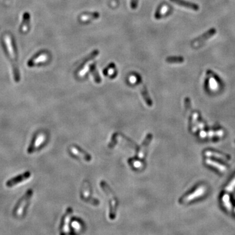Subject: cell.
<instances>
[{
  "mask_svg": "<svg viewBox=\"0 0 235 235\" xmlns=\"http://www.w3.org/2000/svg\"><path fill=\"white\" fill-rule=\"evenodd\" d=\"M197 128H199V129H203L204 127V124L202 123V122H197Z\"/></svg>",
  "mask_w": 235,
  "mask_h": 235,
  "instance_id": "obj_23",
  "label": "cell"
},
{
  "mask_svg": "<svg viewBox=\"0 0 235 235\" xmlns=\"http://www.w3.org/2000/svg\"><path fill=\"white\" fill-rule=\"evenodd\" d=\"M222 201L223 203L225 206V207L227 209V210H231L232 209V204L230 201V197L228 194H225L222 197Z\"/></svg>",
  "mask_w": 235,
  "mask_h": 235,
  "instance_id": "obj_16",
  "label": "cell"
},
{
  "mask_svg": "<svg viewBox=\"0 0 235 235\" xmlns=\"http://www.w3.org/2000/svg\"><path fill=\"white\" fill-rule=\"evenodd\" d=\"M234 188H235V177L231 181L230 183L226 186L225 190L228 192H231L234 190Z\"/></svg>",
  "mask_w": 235,
  "mask_h": 235,
  "instance_id": "obj_20",
  "label": "cell"
},
{
  "mask_svg": "<svg viewBox=\"0 0 235 235\" xmlns=\"http://www.w3.org/2000/svg\"><path fill=\"white\" fill-rule=\"evenodd\" d=\"M29 15L28 14V13H26V14H25L24 15V18H23V23H22V31H24L26 30V28L28 27V23L29 22Z\"/></svg>",
  "mask_w": 235,
  "mask_h": 235,
  "instance_id": "obj_19",
  "label": "cell"
},
{
  "mask_svg": "<svg viewBox=\"0 0 235 235\" xmlns=\"http://www.w3.org/2000/svg\"><path fill=\"white\" fill-rule=\"evenodd\" d=\"M46 59L47 58H46L45 55L40 54V55H38L37 57L31 59L30 61H29L28 65L29 67H33V66H34V65H35L38 63H41V62H45Z\"/></svg>",
  "mask_w": 235,
  "mask_h": 235,
  "instance_id": "obj_13",
  "label": "cell"
},
{
  "mask_svg": "<svg viewBox=\"0 0 235 235\" xmlns=\"http://www.w3.org/2000/svg\"><path fill=\"white\" fill-rule=\"evenodd\" d=\"M31 176V173L30 171H26L24 173L21 174H18V175L12 177V178L9 179V180L7 181L6 182V186L8 187H11L15 186H16L21 182H24L26 180H28L30 178Z\"/></svg>",
  "mask_w": 235,
  "mask_h": 235,
  "instance_id": "obj_4",
  "label": "cell"
},
{
  "mask_svg": "<svg viewBox=\"0 0 235 235\" xmlns=\"http://www.w3.org/2000/svg\"><path fill=\"white\" fill-rule=\"evenodd\" d=\"M5 39L7 46V49L9 51V53L11 56H12V58L15 59H16V52H15L16 48H15V44L14 43H13L11 37L9 35H7L5 36Z\"/></svg>",
  "mask_w": 235,
  "mask_h": 235,
  "instance_id": "obj_9",
  "label": "cell"
},
{
  "mask_svg": "<svg viewBox=\"0 0 235 235\" xmlns=\"http://www.w3.org/2000/svg\"><path fill=\"white\" fill-rule=\"evenodd\" d=\"M205 163L208 165H210V166L215 168V169H218L219 171H220L221 172H225L227 171V168H226L225 166H224L223 165L221 164V163H219L216 162H215V161H213L212 159H206L205 160Z\"/></svg>",
  "mask_w": 235,
  "mask_h": 235,
  "instance_id": "obj_12",
  "label": "cell"
},
{
  "mask_svg": "<svg viewBox=\"0 0 235 235\" xmlns=\"http://www.w3.org/2000/svg\"><path fill=\"white\" fill-rule=\"evenodd\" d=\"M224 132L223 130H218V131H210L209 132H206L204 131H201L200 133V137L201 138H206V137H222L223 135Z\"/></svg>",
  "mask_w": 235,
  "mask_h": 235,
  "instance_id": "obj_10",
  "label": "cell"
},
{
  "mask_svg": "<svg viewBox=\"0 0 235 235\" xmlns=\"http://www.w3.org/2000/svg\"><path fill=\"white\" fill-rule=\"evenodd\" d=\"M204 155L207 157H214L218 159H220L222 160H229V157L227 156L223 155V154H221L219 153H217L215 152H212V151H206L204 153Z\"/></svg>",
  "mask_w": 235,
  "mask_h": 235,
  "instance_id": "obj_14",
  "label": "cell"
},
{
  "mask_svg": "<svg viewBox=\"0 0 235 235\" xmlns=\"http://www.w3.org/2000/svg\"><path fill=\"white\" fill-rule=\"evenodd\" d=\"M69 150L71 153L74 155L75 156L79 157L80 159H82L86 162H90L92 160V157L90 155L89 153L86 152L83 150H82L80 148L75 146V145H73L70 147Z\"/></svg>",
  "mask_w": 235,
  "mask_h": 235,
  "instance_id": "obj_7",
  "label": "cell"
},
{
  "mask_svg": "<svg viewBox=\"0 0 235 235\" xmlns=\"http://www.w3.org/2000/svg\"><path fill=\"white\" fill-rule=\"evenodd\" d=\"M46 139V136L43 133L39 132L36 133L33 136V139L31 140V143L28 148L27 152L29 154H31L34 153L37 149H39L43 143L45 142Z\"/></svg>",
  "mask_w": 235,
  "mask_h": 235,
  "instance_id": "obj_3",
  "label": "cell"
},
{
  "mask_svg": "<svg viewBox=\"0 0 235 235\" xmlns=\"http://www.w3.org/2000/svg\"><path fill=\"white\" fill-rule=\"evenodd\" d=\"M33 196V190H28L26 192V193L21 198L17 204H16L14 210H13V214L16 217H21L22 216L24 211L26 210L27 206H28L31 198Z\"/></svg>",
  "mask_w": 235,
  "mask_h": 235,
  "instance_id": "obj_1",
  "label": "cell"
},
{
  "mask_svg": "<svg viewBox=\"0 0 235 235\" xmlns=\"http://www.w3.org/2000/svg\"><path fill=\"white\" fill-rule=\"evenodd\" d=\"M130 82L131 83H135L137 81V78L135 76H132L130 77Z\"/></svg>",
  "mask_w": 235,
  "mask_h": 235,
  "instance_id": "obj_24",
  "label": "cell"
},
{
  "mask_svg": "<svg viewBox=\"0 0 235 235\" xmlns=\"http://www.w3.org/2000/svg\"><path fill=\"white\" fill-rule=\"evenodd\" d=\"M206 191V189L205 186H200L194 191H193L192 193H191L189 195H186L183 199H182V201H181V203H190V202H191V201H192L195 199H196L197 198H199L200 197H202L203 195H204Z\"/></svg>",
  "mask_w": 235,
  "mask_h": 235,
  "instance_id": "obj_5",
  "label": "cell"
},
{
  "mask_svg": "<svg viewBox=\"0 0 235 235\" xmlns=\"http://www.w3.org/2000/svg\"><path fill=\"white\" fill-rule=\"evenodd\" d=\"M167 61L169 63H182L184 62V58L182 57H171L167 59Z\"/></svg>",
  "mask_w": 235,
  "mask_h": 235,
  "instance_id": "obj_18",
  "label": "cell"
},
{
  "mask_svg": "<svg viewBox=\"0 0 235 235\" xmlns=\"http://www.w3.org/2000/svg\"><path fill=\"white\" fill-rule=\"evenodd\" d=\"M171 1L180 6L184 7L187 8V9H192L194 11H198L199 9V7L197 5L192 3L191 2L184 1V0H171Z\"/></svg>",
  "mask_w": 235,
  "mask_h": 235,
  "instance_id": "obj_11",
  "label": "cell"
},
{
  "mask_svg": "<svg viewBox=\"0 0 235 235\" xmlns=\"http://www.w3.org/2000/svg\"><path fill=\"white\" fill-rule=\"evenodd\" d=\"M216 30L215 28H212L209 30V31H207L205 33H204V34H203L197 39H195L191 43V46L194 47V48H198V47H199L200 46L203 45V43L206 41H207L208 39H210L212 36L216 35Z\"/></svg>",
  "mask_w": 235,
  "mask_h": 235,
  "instance_id": "obj_6",
  "label": "cell"
},
{
  "mask_svg": "<svg viewBox=\"0 0 235 235\" xmlns=\"http://www.w3.org/2000/svg\"><path fill=\"white\" fill-rule=\"evenodd\" d=\"M152 139V134H148L146 138L144 139L143 143L141 145L140 148L137 151V156L139 159H143L146 153V150H147V148L150 144L151 140Z\"/></svg>",
  "mask_w": 235,
  "mask_h": 235,
  "instance_id": "obj_8",
  "label": "cell"
},
{
  "mask_svg": "<svg viewBox=\"0 0 235 235\" xmlns=\"http://www.w3.org/2000/svg\"><path fill=\"white\" fill-rule=\"evenodd\" d=\"M101 187L102 190L104 191V192L106 193V196L109 198V204H110V215H115V213H116V208L117 204V201L116 199V197L114 194L113 191L111 190L109 186L106 184V183L104 181H102L101 182Z\"/></svg>",
  "mask_w": 235,
  "mask_h": 235,
  "instance_id": "obj_2",
  "label": "cell"
},
{
  "mask_svg": "<svg viewBox=\"0 0 235 235\" xmlns=\"http://www.w3.org/2000/svg\"><path fill=\"white\" fill-rule=\"evenodd\" d=\"M129 161L132 162L131 164L135 168H140V167H142V163H141L140 162H139V161H138V160L131 159Z\"/></svg>",
  "mask_w": 235,
  "mask_h": 235,
  "instance_id": "obj_22",
  "label": "cell"
},
{
  "mask_svg": "<svg viewBox=\"0 0 235 235\" xmlns=\"http://www.w3.org/2000/svg\"><path fill=\"white\" fill-rule=\"evenodd\" d=\"M234 211H235V209H234Z\"/></svg>",
  "mask_w": 235,
  "mask_h": 235,
  "instance_id": "obj_25",
  "label": "cell"
},
{
  "mask_svg": "<svg viewBox=\"0 0 235 235\" xmlns=\"http://www.w3.org/2000/svg\"><path fill=\"white\" fill-rule=\"evenodd\" d=\"M198 117L199 115L197 112H194L192 116V123H193V127H192V131L193 132H196L197 129V124L198 122Z\"/></svg>",
  "mask_w": 235,
  "mask_h": 235,
  "instance_id": "obj_17",
  "label": "cell"
},
{
  "mask_svg": "<svg viewBox=\"0 0 235 235\" xmlns=\"http://www.w3.org/2000/svg\"><path fill=\"white\" fill-rule=\"evenodd\" d=\"M209 86H210V88L212 90H216L218 87V83L216 81V80H214V78H211L210 80V84H209Z\"/></svg>",
  "mask_w": 235,
  "mask_h": 235,
  "instance_id": "obj_21",
  "label": "cell"
},
{
  "mask_svg": "<svg viewBox=\"0 0 235 235\" xmlns=\"http://www.w3.org/2000/svg\"><path fill=\"white\" fill-rule=\"evenodd\" d=\"M141 93H142V96H143V97L144 100V101L146 102V103L147 104V105L148 106H152V99H150L149 95H148V93L147 92V90L146 89L145 87L144 86L143 88H141Z\"/></svg>",
  "mask_w": 235,
  "mask_h": 235,
  "instance_id": "obj_15",
  "label": "cell"
}]
</instances>
